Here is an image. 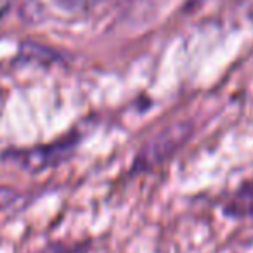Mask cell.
Returning a JSON list of instances; mask_svg holds the SVG:
<instances>
[{"instance_id":"6da1fadb","label":"cell","mask_w":253,"mask_h":253,"mask_svg":"<svg viewBox=\"0 0 253 253\" xmlns=\"http://www.w3.org/2000/svg\"><path fill=\"white\" fill-rule=\"evenodd\" d=\"M82 142V135L77 130L64 134L47 144L33 146V148H9L0 153V162L19 167L25 172L40 173L43 170L56 169L61 163L68 162Z\"/></svg>"},{"instance_id":"7a4b0ae2","label":"cell","mask_w":253,"mask_h":253,"mask_svg":"<svg viewBox=\"0 0 253 253\" xmlns=\"http://www.w3.org/2000/svg\"><path fill=\"white\" fill-rule=\"evenodd\" d=\"M194 132L191 122H175L163 126L137 149L130 165V173H146L169 162L179 149L186 146Z\"/></svg>"},{"instance_id":"3957f363","label":"cell","mask_w":253,"mask_h":253,"mask_svg":"<svg viewBox=\"0 0 253 253\" xmlns=\"http://www.w3.org/2000/svg\"><path fill=\"white\" fill-rule=\"evenodd\" d=\"M19 57L23 61H26V63L42 64V66L63 63V56L56 49L43 45V43L32 42V40L21 42V45H19Z\"/></svg>"},{"instance_id":"277c9868","label":"cell","mask_w":253,"mask_h":253,"mask_svg":"<svg viewBox=\"0 0 253 253\" xmlns=\"http://www.w3.org/2000/svg\"><path fill=\"white\" fill-rule=\"evenodd\" d=\"M225 215L229 217H246V215L253 213V184H245L243 187H239V191L236 193V196L232 198V201L229 205H225L224 208Z\"/></svg>"},{"instance_id":"5b68a950","label":"cell","mask_w":253,"mask_h":253,"mask_svg":"<svg viewBox=\"0 0 253 253\" xmlns=\"http://www.w3.org/2000/svg\"><path fill=\"white\" fill-rule=\"evenodd\" d=\"M109 0H56V4L63 9L64 12H71V14H85V12H92L94 9L101 7Z\"/></svg>"},{"instance_id":"8992f818","label":"cell","mask_w":253,"mask_h":253,"mask_svg":"<svg viewBox=\"0 0 253 253\" xmlns=\"http://www.w3.org/2000/svg\"><path fill=\"white\" fill-rule=\"evenodd\" d=\"M21 198V193H19L16 187L11 186H0V211L7 210L11 208L16 201Z\"/></svg>"},{"instance_id":"52a82bcc","label":"cell","mask_w":253,"mask_h":253,"mask_svg":"<svg viewBox=\"0 0 253 253\" xmlns=\"http://www.w3.org/2000/svg\"><path fill=\"white\" fill-rule=\"evenodd\" d=\"M189 2H191V5H196V4H200L201 0H189Z\"/></svg>"}]
</instances>
